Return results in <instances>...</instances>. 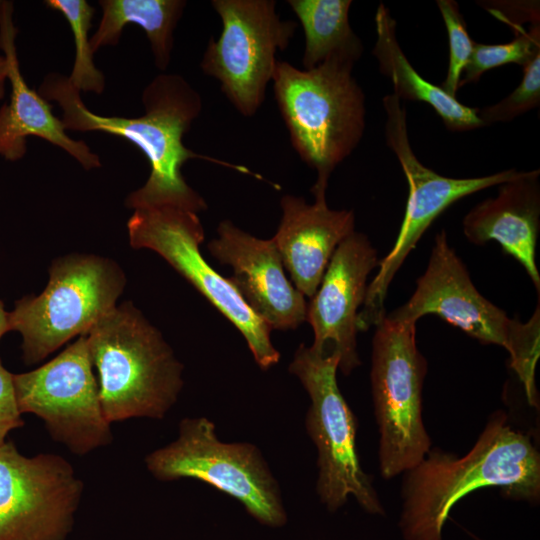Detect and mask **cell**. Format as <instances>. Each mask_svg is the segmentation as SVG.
Masks as SVG:
<instances>
[{
    "label": "cell",
    "instance_id": "obj_22",
    "mask_svg": "<svg viewBox=\"0 0 540 540\" xmlns=\"http://www.w3.org/2000/svg\"><path fill=\"white\" fill-rule=\"evenodd\" d=\"M304 35V69H312L332 57L356 63L363 44L349 23L351 0H289Z\"/></svg>",
    "mask_w": 540,
    "mask_h": 540
},
{
    "label": "cell",
    "instance_id": "obj_21",
    "mask_svg": "<svg viewBox=\"0 0 540 540\" xmlns=\"http://www.w3.org/2000/svg\"><path fill=\"white\" fill-rule=\"evenodd\" d=\"M102 18L90 38L94 53L102 47L118 44L125 25L132 23L144 30L150 42L154 62L166 70L174 44L173 33L183 14V0H100Z\"/></svg>",
    "mask_w": 540,
    "mask_h": 540
},
{
    "label": "cell",
    "instance_id": "obj_27",
    "mask_svg": "<svg viewBox=\"0 0 540 540\" xmlns=\"http://www.w3.org/2000/svg\"><path fill=\"white\" fill-rule=\"evenodd\" d=\"M479 5L514 32L525 23L540 24L539 1H481Z\"/></svg>",
    "mask_w": 540,
    "mask_h": 540
},
{
    "label": "cell",
    "instance_id": "obj_23",
    "mask_svg": "<svg viewBox=\"0 0 540 540\" xmlns=\"http://www.w3.org/2000/svg\"><path fill=\"white\" fill-rule=\"evenodd\" d=\"M44 4L60 12L73 33L75 59L68 76L71 85L80 93L101 94L105 88V77L95 66L94 51L88 37L95 8L86 0H46Z\"/></svg>",
    "mask_w": 540,
    "mask_h": 540
},
{
    "label": "cell",
    "instance_id": "obj_14",
    "mask_svg": "<svg viewBox=\"0 0 540 540\" xmlns=\"http://www.w3.org/2000/svg\"><path fill=\"white\" fill-rule=\"evenodd\" d=\"M83 482L57 454L33 457L0 446V540H67Z\"/></svg>",
    "mask_w": 540,
    "mask_h": 540
},
{
    "label": "cell",
    "instance_id": "obj_3",
    "mask_svg": "<svg viewBox=\"0 0 540 540\" xmlns=\"http://www.w3.org/2000/svg\"><path fill=\"white\" fill-rule=\"evenodd\" d=\"M102 410L110 422L162 419L183 387V365L130 301L116 305L86 334Z\"/></svg>",
    "mask_w": 540,
    "mask_h": 540
},
{
    "label": "cell",
    "instance_id": "obj_8",
    "mask_svg": "<svg viewBox=\"0 0 540 540\" xmlns=\"http://www.w3.org/2000/svg\"><path fill=\"white\" fill-rule=\"evenodd\" d=\"M339 357L300 344L289 365L310 398L305 426L317 450L316 491L329 512H336L352 496L367 513L385 510L363 470L356 449V418L340 392L336 372Z\"/></svg>",
    "mask_w": 540,
    "mask_h": 540
},
{
    "label": "cell",
    "instance_id": "obj_25",
    "mask_svg": "<svg viewBox=\"0 0 540 540\" xmlns=\"http://www.w3.org/2000/svg\"><path fill=\"white\" fill-rule=\"evenodd\" d=\"M446 27L449 42V63L441 89L456 98L462 72L473 51L474 41L470 38L459 5L453 0L436 1Z\"/></svg>",
    "mask_w": 540,
    "mask_h": 540
},
{
    "label": "cell",
    "instance_id": "obj_29",
    "mask_svg": "<svg viewBox=\"0 0 540 540\" xmlns=\"http://www.w3.org/2000/svg\"><path fill=\"white\" fill-rule=\"evenodd\" d=\"M8 75V68H7V62L3 55H0V100L5 95V88H6V82Z\"/></svg>",
    "mask_w": 540,
    "mask_h": 540
},
{
    "label": "cell",
    "instance_id": "obj_31",
    "mask_svg": "<svg viewBox=\"0 0 540 540\" xmlns=\"http://www.w3.org/2000/svg\"><path fill=\"white\" fill-rule=\"evenodd\" d=\"M0 2H1V0H0Z\"/></svg>",
    "mask_w": 540,
    "mask_h": 540
},
{
    "label": "cell",
    "instance_id": "obj_17",
    "mask_svg": "<svg viewBox=\"0 0 540 540\" xmlns=\"http://www.w3.org/2000/svg\"><path fill=\"white\" fill-rule=\"evenodd\" d=\"M13 12V2H0V50L7 62V79L11 84L9 102L0 107V156L8 161L23 158L27 138L36 136L62 148L84 169L99 168L100 157L84 141L69 137L50 103L26 83L17 56L18 29Z\"/></svg>",
    "mask_w": 540,
    "mask_h": 540
},
{
    "label": "cell",
    "instance_id": "obj_20",
    "mask_svg": "<svg viewBox=\"0 0 540 540\" xmlns=\"http://www.w3.org/2000/svg\"><path fill=\"white\" fill-rule=\"evenodd\" d=\"M376 42L372 54L380 72L390 79L400 100L424 102L441 117L449 131L463 132L483 126L478 108L466 106L451 97L440 86L421 76L405 56L396 37V21L389 9L380 4L375 14Z\"/></svg>",
    "mask_w": 540,
    "mask_h": 540
},
{
    "label": "cell",
    "instance_id": "obj_4",
    "mask_svg": "<svg viewBox=\"0 0 540 540\" xmlns=\"http://www.w3.org/2000/svg\"><path fill=\"white\" fill-rule=\"evenodd\" d=\"M353 62L332 57L312 69L278 61L274 94L294 149L317 172L311 188L326 198L328 180L359 144L365 129V96Z\"/></svg>",
    "mask_w": 540,
    "mask_h": 540
},
{
    "label": "cell",
    "instance_id": "obj_9",
    "mask_svg": "<svg viewBox=\"0 0 540 540\" xmlns=\"http://www.w3.org/2000/svg\"><path fill=\"white\" fill-rule=\"evenodd\" d=\"M375 327L370 380L380 473L388 480L417 465L432 448L422 418L427 362L416 344V323L385 315Z\"/></svg>",
    "mask_w": 540,
    "mask_h": 540
},
{
    "label": "cell",
    "instance_id": "obj_7",
    "mask_svg": "<svg viewBox=\"0 0 540 540\" xmlns=\"http://www.w3.org/2000/svg\"><path fill=\"white\" fill-rule=\"evenodd\" d=\"M160 481H202L237 500L260 524L281 528L288 520L279 484L260 450L248 442L226 443L206 417H186L178 437L145 458Z\"/></svg>",
    "mask_w": 540,
    "mask_h": 540
},
{
    "label": "cell",
    "instance_id": "obj_12",
    "mask_svg": "<svg viewBox=\"0 0 540 540\" xmlns=\"http://www.w3.org/2000/svg\"><path fill=\"white\" fill-rule=\"evenodd\" d=\"M211 3L222 31L217 40L210 39L201 69L220 82L222 92L243 116H253L273 78L275 55L287 48L297 23L282 20L273 0Z\"/></svg>",
    "mask_w": 540,
    "mask_h": 540
},
{
    "label": "cell",
    "instance_id": "obj_26",
    "mask_svg": "<svg viewBox=\"0 0 540 540\" xmlns=\"http://www.w3.org/2000/svg\"><path fill=\"white\" fill-rule=\"evenodd\" d=\"M521 83L496 104L477 109L483 126L508 122L539 106L540 103V54L523 67Z\"/></svg>",
    "mask_w": 540,
    "mask_h": 540
},
{
    "label": "cell",
    "instance_id": "obj_6",
    "mask_svg": "<svg viewBox=\"0 0 540 540\" xmlns=\"http://www.w3.org/2000/svg\"><path fill=\"white\" fill-rule=\"evenodd\" d=\"M126 285L122 268L95 254L55 259L39 295H27L9 312V328L22 336L23 360L38 363L75 336L85 335L116 306Z\"/></svg>",
    "mask_w": 540,
    "mask_h": 540
},
{
    "label": "cell",
    "instance_id": "obj_1",
    "mask_svg": "<svg viewBox=\"0 0 540 540\" xmlns=\"http://www.w3.org/2000/svg\"><path fill=\"white\" fill-rule=\"evenodd\" d=\"M38 92L47 101L59 104L66 130L119 136L142 151L150 174L142 187L127 196L128 208L169 205L197 214L205 210L206 202L182 175V166L190 159L209 160L248 173L243 166L197 154L183 144L184 134L201 112L202 100L181 75H157L142 93L145 114L139 117L95 114L86 107L68 76L55 72L45 76Z\"/></svg>",
    "mask_w": 540,
    "mask_h": 540
},
{
    "label": "cell",
    "instance_id": "obj_19",
    "mask_svg": "<svg viewBox=\"0 0 540 540\" xmlns=\"http://www.w3.org/2000/svg\"><path fill=\"white\" fill-rule=\"evenodd\" d=\"M540 171H520L499 186L496 197L473 207L463 219V233L474 245L496 241L518 261L539 295L536 246L540 229Z\"/></svg>",
    "mask_w": 540,
    "mask_h": 540
},
{
    "label": "cell",
    "instance_id": "obj_15",
    "mask_svg": "<svg viewBox=\"0 0 540 540\" xmlns=\"http://www.w3.org/2000/svg\"><path fill=\"white\" fill-rule=\"evenodd\" d=\"M379 261L368 237L354 231L336 248L307 304L306 320L314 332L311 347L338 355V369L344 375L361 364L356 339L358 309L365 300L368 276Z\"/></svg>",
    "mask_w": 540,
    "mask_h": 540
},
{
    "label": "cell",
    "instance_id": "obj_5",
    "mask_svg": "<svg viewBox=\"0 0 540 540\" xmlns=\"http://www.w3.org/2000/svg\"><path fill=\"white\" fill-rule=\"evenodd\" d=\"M427 314L438 315L483 344L506 349L528 403L538 407L535 370L540 356L539 302L528 322L510 318L476 289L444 230L435 236L427 268L417 279L412 296L386 316L416 323Z\"/></svg>",
    "mask_w": 540,
    "mask_h": 540
},
{
    "label": "cell",
    "instance_id": "obj_13",
    "mask_svg": "<svg viewBox=\"0 0 540 540\" xmlns=\"http://www.w3.org/2000/svg\"><path fill=\"white\" fill-rule=\"evenodd\" d=\"M13 384L20 413L41 418L72 453L86 455L112 441L86 334L44 365L13 374Z\"/></svg>",
    "mask_w": 540,
    "mask_h": 540
},
{
    "label": "cell",
    "instance_id": "obj_24",
    "mask_svg": "<svg viewBox=\"0 0 540 540\" xmlns=\"http://www.w3.org/2000/svg\"><path fill=\"white\" fill-rule=\"evenodd\" d=\"M515 38L505 44H483L474 42L469 62L464 68L459 88L477 82L481 76L493 68L514 63L524 67L540 54V24L521 28Z\"/></svg>",
    "mask_w": 540,
    "mask_h": 540
},
{
    "label": "cell",
    "instance_id": "obj_10",
    "mask_svg": "<svg viewBox=\"0 0 540 540\" xmlns=\"http://www.w3.org/2000/svg\"><path fill=\"white\" fill-rule=\"evenodd\" d=\"M400 101L393 93L382 100L386 113V144L398 159L408 183L406 210L393 248L379 261L378 272L367 287L363 308L358 314V331H365L384 318V302L391 281L440 214L456 201L488 187L498 186L520 173L509 169L481 177L451 178L426 167L410 145L406 110Z\"/></svg>",
    "mask_w": 540,
    "mask_h": 540
},
{
    "label": "cell",
    "instance_id": "obj_11",
    "mask_svg": "<svg viewBox=\"0 0 540 540\" xmlns=\"http://www.w3.org/2000/svg\"><path fill=\"white\" fill-rule=\"evenodd\" d=\"M127 230L133 248L159 254L239 330L262 370L279 362L280 353L272 344L269 326L230 279L203 258L199 248L204 230L197 213L169 205L140 208L129 218Z\"/></svg>",
    "mask_w": 540,
    "mask_h": 540
},
{
    "label": "cell",
    "instance_id": "obj_30",
    "mask_svg": "<svg viewBox=\"0 0 540 540\" xmlns=\"http://www.w3.org/2000/svg\"><path fill=\"white\" fill-rule=\"evenodd\" d=\"M9 330V312L5 310L4 304L0 300V339Z\"/></svg>",
    "mask_w": 540,
    "mask_h": 540
},
{
    "label": "cell",
    "instance_id": "obj_18",
    "mask_svg": "<svg viewBox=\"0 0 540 540\" xmlns=\"http://www.w3.org/2000/svg\"><path fill=\"white\" fill-rule=\"evenodd\" d=\"M280 204L283 215L273 240L294 286L311 298L336 248L354 232L355 216L351 210L330 209L326 198L308 204L284 195Z\"/></svg>",
    "mask_w": 540,
    "mask_h": 540
},
{
    "label": "cell",
    "instance_id": "obj_28",
    "mask_svg": "<svg viewBox=\"0 0 540 540\" xmlns=\"http://www.w3.org/2000/svg\"><path fill=\"white\" fill-rule=\"evenodd\" d=\"M23 424L24 420L16 402L13 374L0 360V446L10 431Z\"/></svg>",
    "mask_w": 540,
    "mask_h": 540
},
{
    "label": "cell",
    "instance_id": "obj_2",
    "mask_svg": "<svg viewBox=\"0 0 540 540\" xmlns=\"http://www.w3.org/2000/svg\"><path fill=\"white\" fill-rule=\"evenodd\" d=\"M500 488L505 497L538 503L540 454L531 436L497 411L468 453L431 448L404 472L399 528L404 540H442L451 508L469 493Z\"/></svg>",
    "mask_w": 540,
    "mask_h": 540
},
{
    "label": "cell",
    "instance_id": "obj_16",
    "mask_svg": "<svg viewBox=\"0 0 540 540\" xmlns=\"http://www.w3.org/2000/svg\"><path fill=\"white\" fill-rule=\"evenodd\" d=\"M217 232L208 244L211 255L232 267L230 281L269 328L295 329L306 321L304 295L286 277L273 238H256L229 220L221 221Z\"/></svg>",
    "mask_w": 540,
    "mask_h": 540
}]
</instances>
